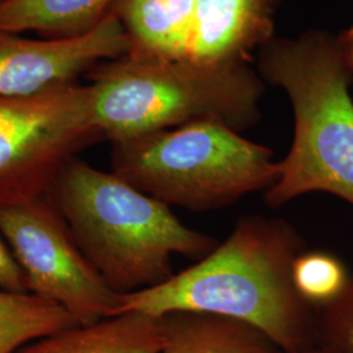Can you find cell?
Segmentation results:
<instances>
[{"mask_svg": "<svg viewBox=\"0 0 353 353\" xmlns=\"http://www.w3.org/2000/svg\"><path fill=\"white\" fill-rule=\"evenodd\" d=\"M164 344L161 316L130 312L67 328L16 353H160Z\"/></svg>", "mask_w": 353, "mask_h": 353, "instance_id": "30bf717a", "label": "cell"}, {"mask_svg": "<svg viewBox=\"0 0 353 353\" xmlns=\"http://www.w3.org/2000/svg\"><path fill=\"white\" fill-rule=\"evenodd\" d=\"M316 344L353 350V272L341 297L318 312Z\"/></svg>", "mask_w": 353, "mask_h": 353, "instance_id": "2e32d148", "label": "cell"}, {"mask_svg": "<svg viewBox=\"0 0 353 353\" xmlns=\"http://www.w3.org/2000/svg\"><path fill=\"white\" fill-rule=\"evenodd\" d=\"M306 353H353V350H341V348H331L325 345L316 344L313 348H310Z\"/></svg>", "mask_w": 353, "mask_h": 353, "instance_id": "d6986e66", "label": "cell"}, {"mask_svg": "<svg viewBox=\"0 0 353 353\" xmlns=\"http://www.w3.org/2000/svg\"><path fill=\"white\" fill-rule=\"evenodd\" d=\"M161 318L160 353H284L265 332L234 318L202 312H172Z\"/></svg>", "mask_w": 353, "mask_h": 353, "instance_id": "7c38bea8", "label": "cell"}, {"mask_svg": "<svg viewBox=\"0 0 353 353\" xmlns=\"http://www.w3.org/2000/svg\"><path fill=\"white\" fill-rule=\"evenodd\" d=\"M335 42L341 62L353 74V24L344 29L338 37H335Z\"/></svg>", "mask_w": 353, "mask_h": 353, "instance_id": "ac0fdd59", "label": "cell"}, {"mask_svg": "<svg viewBox=\"0 0 353 353\" xmlns=\"http://www.w3.org/2000/svg\"><path fill=\"white\" fill-rule=\"evenodd\" d=\"M48 196L89 263L118 294L172 278L173 255L199 261L219 245L186 227L168 204L77 157L61 170Z\"/></svg>", "mask_w": 353, "mask_h": 353, "instance_id": "7a4b0ae2", "label": "cell"}, {"mask_svg": "<svg viewBox=\"0 0 353 353\" xmlns=\"http://www.w3.org/2000/svg\"><path fill=\"white\" fill-rule=\"evenodd\" d=\"M350 278L347 265L332 252L306 249L293 265L296 288L318 312L341 297Z\"/></svg>", "mask_w": 353, "mask_h": 353, "instance_id": "9a60e30c", "label": "cell"}, {"mask_svg": "<svg viewBox=\"0 0 353 353\" xmlns=\"http://www.w3.org/2000/svg\"><path fill=\"white\" fill-rule=\"evenodd\" d=\"M101 140L88 84L0 97V205L46 195L64 166Z\"/></svg>", "mask_w": 353, "mask_h": 353, "instance_id": "8992f818", "label": "cell"}, {"mask_svg": "<svg viewBox=\"0 0 353 353\" xmlns=\"http://www.w3.org/2000/svg\"><path fill=\"white\" fill-rule=\"evenodd\" d=\"M196 0H115L110 12L122 24L131 51L188 59Z\"/></svg>", "mask_w": 353, "mask_h": 353, "instance_id": "8fae6325", "label": "cell"}, {"mask_svg": "<svg viewBox=\"0 0 353 353\" xmlns=\"http://www.w3.org/2000/svg\"><path fill=\"white\" fill-rule=\"evenodd\" d=\"M281 0H196L188 59L199 64L249 63L275 36Z\"/></svg>", "mask_w": 353, "mask_h": 353, "instance_id": "9c48e42d", "label": "cell"}, {"mask_svg": "<svg viewBox=\"0 0 353 353\" xmlns=\"http://www.w3.org/2000/svg\"><path fill=\"white\" fill-rule=\"evenodd\" d=\"M112 172L160 202L210 212L278 179L279 161L263 144L214 121H201L112 143Z\"/></svg>", "mask_w": 353, "mask_h": 353, "instance_id": "5b68a950", "label": "cell"}, {"mask_svg": "<svg viewBox=\"0 0 353 353\" xmlns=\"http://www.w3.org/2000/svg\"><path fill=\"white\" fill-rule=\"evenodd\" d=\"M0 290L29 292L26 274L0 233Z\"/></svg>", "mask_w": 353, "mask_h": 353, "instance_id": "e0dca14e", "label": "cell"}, {"mask_svg": "<svg viewBox=\"0 0 353 353\" xmlns=\"http://www.w3.org/2000/svg\"><path fill=\"white\" fill-rule=\"evenodd\" d=\"M6 1H7V0H0V6H1L3 3H6Z\"/></svg>", "mask_w": 353, "mask_h": 353, "instance_id": "ffe728a7", "label": "cell"}, {"mask_svg": "<svg viewBox=\"0 0 353 353\" xmlns=\"http://www.w3.org/2000/svg\"><path fill=\"white\" fill-rule=\"evenodd\" d=\"M0 233L29 292L62 305L81 326L119 314L121 294L89 263L48 194L1 204Z\"/></svg>", "mask_w": 353, "mask_h": 353, "instance_id": "52a82bcc", "label": "cell"}, {"mask_svg": "<svg viewBox=\"0 0 353 353\" xmlns=\"http://www.w3.org/2000/svg\"><path fill=\"white\" fill-rule=\"evenodd\" d=\"M130 51L126 32L112 13L77 37L32 39L0 30V97H26L75 83L96 64Z\"/></svg>", "mask_w": 353, "mask_h": 353, "instance_id": "ba28073f", "label": "cell"}, {"mask_svg": "<svg viewBox=\"0 0 353 353\" xmlns=\"http://www.w3.org/2000/svg\"><path fill=\"white\" fill-rule=\"evenodd\" d=\"M75 326L81 325L59 303L32 292L0 290V353H16L32 341Z\"/></svg>", "mask_w": 353, "mask_h": 353, "instance_id": "5bb4252c", "label": "cell"}, {"mask_svg": "<svg viewBox=\"0 0 353 353\" xmlns=\"http://www.w3.org/2000/svg\"><path fill=\"white\" fill-rule=\"evenodd\" d=\"M305 250L290 221L242 217L195 265L156 287L121 294L119 314L212 313L261 330L284 353H306L316 345L318 310L293 281V265Z\"/></svg>", "mask_w": 353, "mask_h": 353, "instance_id": "6da1fadb", "label": "cell"}, {"mask_svg": "<svg viewBox=\"0 0 353 353\" xmlns=\"http://www.w3.org/2000/svg\"><path fill=\"white\" fill-rule=\"evenodd\" d=\"M115 0H7L0 6V30L36 32L48 38L77 37L92 32Z\"/></svg>", "mask_w": 353, "mask_h": 353, "instance_id": "4fadbf2b", "label": "cell"}, {"mask_svg": "<svg viewBox=\"0 0 353 353\" xmlns=\"http://www.w3.org/2000/svg\"><path fill=\"white\" fill-rule=\"evenodd\" d=\"M258 74L287 93L294 121L290 152L265 191V204L278 208L327 192L353 205V74L335 37L319 29L275 37L258 51Z\"/></svg>", "mask_w": 353, "mask_h": 353, "instance_id": "3957f363", "label": "cell"}, {"mask_svg": "<svg viewBox=\"0 0 353 353\" xmlns=\"http://www.w3.org/2000/svg\"><path fill=\"white\" fill-rule=\"evenodd\" d=\"M85 76L94 125L112 143L201 121L242 132L262 117L265 81L249 63L208 65L130 51Z\"/></svg>", "mask_w": 353, "mask_h": 353, "instance_id": "277c9868", "label": "cell"}]
</instances>
